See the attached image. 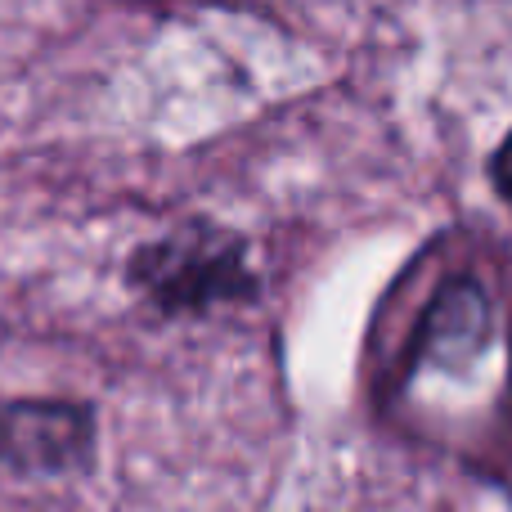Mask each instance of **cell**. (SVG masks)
<instances>
[{"instance_id":"obj_1","label":"cell","mask_w":512,"mask_h":512,"mask_svg":"<svg viewBox=\"0 0 512 512\" xmlns=\"http://www.w3.org/2000/svg\"><path fill=\"white\" fill-rule=\"evenodd\" d=\"M495 185H499V194L512 203V135L499 144V153H495Z\"/></svg>"}]
</instances>
